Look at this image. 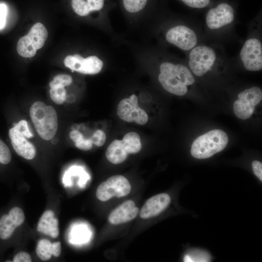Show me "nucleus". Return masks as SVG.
I'll use <instances>...</instances> for the list:
<instances>
[{
  "label": "nucleus",
  "instance_id": "7",
  "mask_svg": "<svg viewBox=\"0 0 262 262\" xmlns=\"http://www.w3.org/2000/svg\"><path fill=\"white\" fill-rule=\"evenodd\" d=\"M240 58L244 67L250 71H258L262 68V44L257 36L248 37L244 43Z\"/></svg>",
  "mask_w": 262,
  "mask_h": 262
},
{
  "label": "nucleus",
  "instance_id": "18",
  "mask_svg": "<svg viewBox=\"0 0 262 262\" xmlns=\"http://www.w3.org/2000/svg\"><path fill=\"white\" fill-rule=\"evenodd\" d=\"M237 96L239 100L255 107L262 100V91L259 87L253 86L240 92Z\"/></svg>",
  "mask_w": 262,
  "mask_h": 262
},
{
  "label": "nucleus",
  "instance_id": "25",
  "mask_svg": "<svg viewBox=\"0 0 262 262\" xmlns=\"http://www.w3.org/2000/svg\"><path fill=\"white\" fill-rule=\"evenodd\" d=\"M93 144L98 147L103 146L106 140V136L105 132L101 130H97L90 138Z\"/></svg>",
  "mask_w": 262,
  "mask_h": 262
},
{
  "label": "nucleus",
  "instance_id": "33",
  "mask_svg": "<svg viewBox=\"0 0 262 262\" xmlns=\"http://www.w3.org/2000/svg\"><path fill=\"white\" fill-rule=\"evenodd\" d=\"M50 140H51V143L53 144H57L59 140L58 138L55 137V136H53Z\"/></svg>",
  "mask_w": 262,
  "mask_h": 262
},
{
  "label": "nucleus",
  "instance_id": "11",
  "mask_svg": "<svg viewBox=\"0 0 262 262\" xmlns=\"http://www.w3.org/2000/svg\"><path fill=\"white\" fill-rule=\"evenodd\" d=\"M234 19L233 8L229 4L221 3L208 11L205 22L209 29L215 31L231 24Z\"/></svg>",
  "mask_w": 262,
  "mask_h": 262
},
{
  "label": "nucleus",
  "instance_id": "24",
  "mask_svg": "<svg viewBox=\"0 0 262 262\" xmlns=\"http://www.w3.org/2000/svg\"><path fill=\"white\" fill-rule=\"evenodd\" d=\"M11 158V154L9 148L0 139V163L3 164H7L10 162Z\"/></svg>",
  "mask_w": 262,
  "mask_h": 262
},
{
  "label": "nucleus",
  "instance_id": "30",
  "mask_svg": "<svg viewBox=\"0 0 262 262\" xmlns=\"http://www.w3.org/2000/svg\"><path fill=\"white\" fill-rule=\"evenodd\" d=\"M253 172L256 176L262 181V164L258 161H254L252 163Z\"/></svg>",
  "mask_w": 262,
  "mask_h": 262
},
{
  "label": "nucleus",
  "instance_id": "1",
  "mask_svg": "<svg viewBox=\"0 0 262 262\" xmlns=\"http://www.w3.org/2000/svg\"><path fill=\"white\" fill-rule=\"evenodd\" d=\"M158 81L167 92L177 96L185 95L188 86L194 83L195 80L189 67L182 63L165 61L159 66Z\"/></svg>",
  "mask_w": 262,
  "mask_h": 262
},
{
  "label": "nucleus",
  "instance_id": "8",
  "mask_svg": "<svg viewBox=\"0 0 262 262\" xmlns=\"http://www.w3.org/2000/svg\"><path fill=\"white\" fill-rule=\"evenodd\" d=\"M131 190V185L127 179L122 175H115L98 186L96 196L99 200L106 201L113 197L125 196Z\"/></svg>",
  "mask_w": 262,
  "mask_h": 262
},
{
  "label": "nucleus",
  "instance_id": "21",
  "mask_svg": "<svg viewBox=\"0 0 262 262\" xmlns=\"http://www.w3.org/2000/svg\"><path fill=\"white\" fill-rule=\"evenodd\" d=\"M125 9L128 12L134 13L143 10L147 0H122Z\"/></svg>",
  "mask_w": 262,
  "mask_h": 262
},
{
  "label": "nucleus",
  "instance_id": "26",
  "mask_svg": "<svg viewBox=\"0 0 262 262\" xmlns=\"http://www.w3.org/2000/svg\"><path fill=\"white\" fill-rule=\"evenodd\" d=\"M14 127L27 138H30L33 136V133L29 130L28 123L25 120H20Z\"/></svg>",
  "mask_w": 262,
  "mask_h": 262
},
{
  "label": "nucleus",
  "instance_id": "13",
  "mask_svg": "<svg viewBox=\"0 0 262 262\" xmlns=\"http://www.w3.org/2000/svg\"><path fill=\"white\" fill-rule=\"evenodd\" d=\"M171 202L170 196L162 193L149 198L145 202L140 212V216L143 219H148L157 216L164 211Z\"/></svg>",
  "mask_w": 262,
  "mask_h": 262
},
{
  "label": "nucleus",
  "instance_id": "4",
  "mask_svg": "<svg viewBox=\"0 0 262 262\" xmlns=\"http://www.w3.org/2000/svg\"><path fill=\"white\" fill-rule=\"evenodd\" d=\"M142 148L139 135L133 131L125 135L122 140H115L106 149L107 159L114 164H119L124 162L129 154L139 152Z\"/></svg>",
  "mask_w": 262,
  "mask_h": 262
},
{
  "label": "nucleus",
  "instance_id": "2",
  "mask_svg": "<svg viewBox=\"0 0 262 262\" xmlns=\"http://www.w3.org/2000/svg\"><path fill=\"white\" fill-rule=\"evenodd\" d=\"M30 113L34 128L42 139L49 140L55 136L58 129V118L53 107L36 101L32 104Z\"/></svg>",
  "mask_w": 262,
  "mask_h": 262
},
{
  "label": "nucleus",
  "instance_id": "32",
  "mask_svg": "<svg viewBox=\"0 0 262 262\" xmlns=\"http://www.w3.org/2000/svg\"><path fill=\"white\" fill-rule=\"evenodd\" d=\"M69 137L70 139L75 143L79 142L83 139L84 137L83 135L77 130H73L69 133Z\"/></svg>",
  "mask_w": 262,
  "mask_h": 262
},
{
  "label": "nucleus",
  "instance_id": "19",
  "mask_svg": "<svg viewBox=\"0 0 262 262\" xmlns=\"http://www.w3.org/2000/svg\"><path fill=\"white\" fill-rule=\"evenodd\" d=\"M235 115L241 119H246L251 117L255 110V107L247 104L239 99L236 100L233 105Z\"/></svg>",
  "mask_w": 262,
  "mask_h": 262
},
{
  "label": "nucleus",
  "instance_id": "14",
  "mask_svg": "<svg viewBox=\"0 0 262 262\" xmlns=\"http://www.w3.org/2000/svg\"><path fill=\"white\" fill-rule=\"evenodd\" d=\"M12 146L16 153L27 160H32L36 154L34 146L14 127L9 131Z\"/></svg>",
  "mask_w": 262,
  "mask_h": 262
},
{
  "label": "nucleus",
  "instance_id": "17",
  "mask_svg": "<svg viewBox=\"0 0 262 262\" xmlns=\"http://www.w3.org/2000/svg\"><path fill=\"white\" fill-rule=\"evenodd\" d=\"M104 2V0H71V6L76 14L84 16L92 12L100 10Z\"/></svg>",
  "mask_w": 262,
  "mask_h": 262
},
{
  "label": "nucleus",
  "instance_id": "28",
  "mask_svg": "<svg viewBox=\"0 0 262 262\" xmlns=\"http://www.w3.org/2000/svg\"><path fill=\"white\" fill-rule=\"evenodd\" d=\"M75 146L80 149L86 151L92 148L93 143L90 138H84L82 140L75 143Z\"/></svg>",
  "mask_w": 262,
  "mask_h": 262
},
{
  "label": "nucleus",
  "instance_id": "22",
  "mask_svg": "<svg viewBox=\"0 0 262 262\" xmlns=\"http://www.w3.org/2000/svg\"><path fill=\"white\" fill-rule=\"evenodd\" d=\"M72 77L65 74H60L55 76L49 83L51 88L65 87L72 82Z\"/></svg>",
  "mask_w": 262,
  "mask_h": 262
},
{
  "label": "nucleus",
  "instance_id": "3",
  "mask_svg": "<svg viewBox=\"0 0 262 262\" xmlns=\"http://www.w3.org/2000/svg\"><path fill=\"white\" fill-rule=\"evenodd\" d=\"M229 138L221 130H213L200 135L193 143L191 154L196 159H207L221 151L227 146Z\"/></svg>",
  "mask_w": 262,
  "mask_h": 262
},
{
  "label": "nucleus",
  "instance_id": "27",
  "mask_svg": "<svg viewBox=\"0 0 262 262\" xmlns=\"http://www.w3.org/2000/svg\"><path fill=\"white\" fill-rule=\"evenodd\" d=\"M186 5L194 8H203L206 7L210 0H181Z\"/></svg>",
  "mask_w": 262,
  "mask_h": 262
},
{
  "label": "nucleus",
  "instance_id": "12",
  "mask_svg": "<svg viewBox=\"0 0 262 262\" xmlns=\"http://www.w3.org/2000/svg\"><path fill=\"white\" fill-rule=\"evenodd\" d=\"M25 220L22 210L18 207L11 209L7 213L0 217V239H9L13 234L16 228L20 226Z\"/></svg>",
  "mask_w": 262,
  "mask_h": 262
},
{
  "label": "nucleus",
  "instance_id": "10",
  "mask_svg": "<svg viewBox=\"0 0 262 262\" xmlns=\"http://www.w3.org/2000/svg\"><path fill=\"white\" fill-rule=\"evenodd\" d=\"M64 62L65 66L72 71L84 74H96L103 66V62L96 56L84 58L78 54L67 56Z\"/></svg>",
  "mask_w": 262,
  "mask_h": 262
},
{
  "label": "nucleus",
  "instance_id": "20",
  "mask_svg": "<svg viewBox=\"0 0 262 262\" xmlns=\"http://www.w3.org/2000/svg\"><path fill=\"white\" fill-rule=\"evenodd\" d=\"M36 251L40 259L43 261L48 260L53 254L52 243L47 239L40 240L38 243Z\"/></svg>",
  "mask_w": 262,
  "mask_h": 262
},
{
  "label": "nucleus",
  "instance_id": "23",
  "mask_svg": "<svg viewBox=\"0 0 262 262\" xmlns=\"http://www.w3.org/2000/svg\"><path fill=\"white\" fill-rule=\"evenodd\" d=\"M51 99L57 104H62L66 98V92L64 87L51 88L49 90Z\"/></svg>",
  "mask_w": 262,
  "mask_h": 262
},
{
  "label": "nucleus",
  "instance_id": "29",
  "mask_svg": "<svg viewBox=\"0 0 262 262\" xmlns=\"http://www.w3.org/2000/svg\"><path fill=\"white\" fill-rule=\"evenodd\" d=\"M14 262H31L32 259L30 255L25 252H20L14 257Z\"/></svg>",
  "mask_w": 262,
  "mask_h": 262
},
{
  "label": "nucleus",
  "instance_id": "9",
  "mask_svg": "<svg viewBox=\"0 0 262 262\" xmlns=\"http://www.w3.org/2000/svg\"><path fill=\"white\" fill-rule=\"evenodd\" d=\"M117 115L126 122H134L140 125L146 124L148 120L146 112L138 106V98L134 94L119 102L117 108Z\"/></svg>",
  "mask_w": 262,
  "mask_h": 262
},
{
  "label": "nucleus",
  "instance_id": "31",
  "mask_svg": "<svg viewBox=\"0 0 262 262\" xmlns=\"http://www.w3.org/2000/svg\"><path fill=\"white\" fill-rule=\"evenodd\" d=\"M7 9L4 4H0V29H2L6 23Z\"/></svg>",
  "mask_w": 262,
  "mask_h": 262
},
{
  "label": "nucleus",
  "instance_id": "5",
  "mask_svg": "<svg viewBox=\"0 0 262 262\" xmlns=\"http://www.w3.org/2000/svg\"><path fill=\"white\" fill-rule=\"evenodd\" d=\"M48 31L40 22L34 24L28 34L18 40L16 50L18 54L24 58L34 56L37 50L42 48L48 37Z\"/></svg>",
  "mask_w": 262,
  "mask_h": 262
},
{
  "label": "nucleus",
  "instance_id": "6",
  "mask_svg": "<svg viewBox=\"0 0 262 262\" xmlns=\"http://www.w3.org/2000/svg\"><path fill=\"white\" fill-rule=\"evenodd\" d=\"M167 42L185 51H189L198 45L196 32L190 26L179 24L170 28L166 33Z\"/></svg>",
  "mask_w": 262,
  "mask_h": 262
},
{
  "label": "nucleus",
  "instance_id": "15",
  "mask_svg": "<svg viewBox=\"0 0 262 262\" xmlns=\"http://www.w3.org/2000/svg\"><path fill=\"white\" fill-rule=\"evenodd\" d=\"M139 213L133 201L128 200L117 207L108 217L109 222L113 225L121 224L134 219Z\"/></svg>",
  "mask_w": 262,
  "mask_h": 262
},
{
  "label": "nucleus",
  "instance_id": "16",
  "mask_svg": "<svg viewBox=\"0 0 262 262\" xmlns=\"http://www.w3.org/2000/svg\"><path fill=\"white\" fill-rule=\"evenodd\" d=\"M58 225V220L55 217L53 212L47 210L40 218L37 229L39 232L55 238L59 234Z\"/></svg>",
  "mask_w": 262,
  "mask_h": 262
}]
</instances>
